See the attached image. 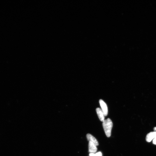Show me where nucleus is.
Wrapping results in <instances>:
<instances>
[{
  "instance_id": "f03ea898",
  "label": "nucleus",
  "mask_w": 156,
  "mask_h": 156,
  "mask_svg": "<svg viewBox=\"0 0 156 156\" xmlns=\"http://www.w3.org/2000/svg\"><path fill=\"white\" fill-rule=\"evenodd\" d=\"M99 103L101 108V109L102 111L105 116H106L108 114V108L106 104L104 101L102 100H99Z\"/></svg>"
},
{
  "instance_id": "1a4fd4ad",
  "label": "nucleus",
  "mask_w": 156,
  "mask_h": 156,
  "mask_svg": "<svg viewBox=\"0 0 156 156\" xmlns=\"http://www.w3.org/2000/svg\"><path fill=\"white\" fill-rule=\"evenodd\" d=\"M90 156H95V154L94 153H91L90 154Z\"/></svg>"
},
{
  "instance_id": "f257e3e1",
  "label": "nucleus",
  "mask_w": 156,
  "mask_h": 156,
  "mask_svg": "<svg viewBox=\"0 0 156 156\" xmlns=\"http://www.w3.org/2000/svg\"><path fill=\"white\" fill-rule=\"evenodd\" d=\"M102 124L106 136L108 137H110L113 127V123L112 120L110 118H108L104 121Z\"/></svg>"
},
{
  "instance_id": "6e6552de",
  "label": "nucleus",
  "mask_w": 156,
  "mask_h": 156,
  "mask_svg": "<svg viewBox=\"0 0 156 156\" xmlns=\"http://www.w3.org/2000/svg\"><path fill=\"white\" fill-rule=\"evenodd\" d=\"M152 142L154 145H156V138L153 140Z\"/></svg>"
},
{
  "instance_id": "0eeeda50",
  "label": "nucleus",
  "mask_w": 156,
  "mask_h": 156,
  "mask_svg": "<svg viewBox=\"0 0 156 156\" xmlns=\"http://www.w3.org/2000/svg\"><path fill=\"white\" fill-rule=\"evenodd\" d=\"M95 156H102V154L101 152H99L95 154Z\"/></svg>"
},
{
  "instance_id": "39448f33",
  "label": "nucleus",
  "mask_w": 156,
  "mask_h": 156,
  "mask_svg": "<svg viewBox=\"0 0 156 156\" xmlns=\"http://www.w3.org/2000/svg\"><path fill=\"white\" fill-rule=\"evenodd\" d=\"M96 111L100 120L101 122H103L105 120V116L102 111L100 108H97Z\"/></svg>"
},
{
  "instance_id": "9d476101",
  "label": "nucleus",
  "mask_w": 156,
  "mask_h": 156,
  "mask_svg": "<svg viewBox=\"0 0 156 156\" xmlns=\"http://www.w3.org/2000/svg\"><path fill=\"white\" fill-rule=\"evenodd\" d=\"M154 131L156 132V127H154Z\"/></svg>"
},
{
  "instance_id": "7ed1b4c3",
  "label": "nucleus",
  "mask_w": 156,
  "mask_h": 156,
  "mask_svg": "<svg viewBox=\"0 0 156 156\" xmlns=\"http://www.w3.org/2000/svg\"><path fill=\"white\" fill-rule=\"evenodd\" d=\"M155 138H156V132H151L148 133L146 136V140L147 142H149Z\"/></svg>"
},
{
  "instance_id": "20e7f679",
  "label": "nucleus",
  "mask_w": 156,
  "mask_h": 156,
  "mask_svg": "<svg viewBox=\"0 0 156 156\" xmlns=\"http://www.w3.org/2000/svg\"><path fill=\"white\" fill-rule=\"evenodd\" d=\"M89 151L91 153H94L96 152L97 150L96 146L91 141H89L88 144Z\"/></svg>"
},
{
  "instance_id": "423d86ee",
  "label": "nucleus",
  "mask_w": 156,
  "mask_h": 156,
  "mask_svg": "<svg viewBox=\"0 0 156 156\" xmlns=\"http://www.w3.org/2000/svg\"><path fill=\"white\" fill-rule=\"evenodd\" d=\"M87 137L89 141H91L96 146L99 145V143L97 139L94 137L90 134L88 133L87 135Z\"/></svg>"
}]
</instances>
